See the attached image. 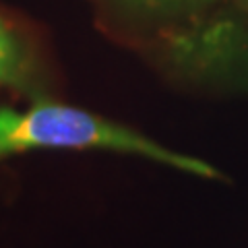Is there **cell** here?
<instances>
[{"mask_svg": "<svg viewBox=\"0 0 248 248\" xmlns=\"http://www.w3.org/2000/svg\"><path fill=\"white\" fill-rule=\"evenodd\" d=\"M164 2V11L166 13H180V11H188V9H197L203 6L209 0H161Z\"/></svg>", "mask_w": 248, "mask_h": 248, "instance_id": "cell-4", "label": "cell"}, {"mask_svg": "<svg viewBox=\"0 0 248 248\" xmlns=\"http://www.w3.org/2000/svg\"><path fill=\"white\" fill-rule=\"evenodd\" d=\"M118 2L126 4L128 9H137L143 13H166L161 0H118Z\"/></svg>", "mask_w": 248, "mask_h": 248, "instance_id": "cell-3", "label": "cell"}, {"mask_svg": "<svg viewBox=\"0 0 248 248\" xmlns=\"http://www.w3.org/2000/svg\"><path fill=\"white\" fill-rule=\"evenodd\" d=\"M35 149H110L137 155L180 172L217 178L205 161L178 153L91 112L54 102H37L25 112L0 108V159Z\"/></svg>", "mask_w": 248, "mask_h": 248, "instance_id": "cell-1", "label": "cell"}, {"mask_svg": "<svg viewBox=\"0 0 248 248\" xmlns=\"http://www.w3.org/2000/svg\"><path fill=\"white\" fill-rule=\"evenodd\" d=\"M35 68L21 37L0 19V87L29 89Z\"/></svg>", "mask_w": 248, "mask_h": 248, "instance_id": "cell-2", "label": "cell"}]
</instances>
